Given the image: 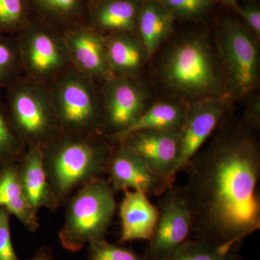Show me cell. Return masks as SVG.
Masks as SVG:
<instances>
[{
    "label": "cell",
    "mask_w": 260,
    "mask_h": 260,
    "mask_svg": "<svg viewBox=\"0 0 260 260\" xmlns=\"http://www.w3.org/2000/svg\"><path fill=\"white\" fill-rule=\"evenodd\" d=\"M17 172L25 197L34 210H54L59 206L48 181L42 148L27 146L17 162Z\"/></svg>",
    "instance_id": "cell-15"
},
{
    "label": "cell",
    "mask_w": 260,
    "mask_h": 260,
    "mask_svg": "<svg viewBox=\"0 0 260 260\" xmlns=\"http://www.w3.org/2000/svg\"><path fill=\"white\" fill-rule=\"evenodd\" d=\"M186 109L187 108L177 103H155L147 108L133 125L112 140L118 143L126 135L140 130L180 131L185 118Z\"/></svg>",
    "instance_id": "cell-18"
},
{
    "label": "cell",
    "mask_w": 260,
    "mask_h": 260,
    "mask_svg": "<svg viewBox=\"0 0 260 260\" xmlns=\"http://www.w3.org/2000/svg\"><path fill=\"white\" fill-rule=\"evenodd\" d=\"M118 143L133 149L170 185L174 184L178 174L179 131L140 130L126 135Z\"/></svg>",
    "instance_id": "cell-13"
},
{
    "label": "cell",
    "mask_w": 260,
    "mask_h": 260,
    "mask_svg": "<svg viewBox=\"0 0 260 260\" xmlns=\"http://www.w3.org/2000/svg\"><path fill=\"white\" fill-rule=\"evenodd\" d=\"M29 260H55L53 251L50 248L42 247Z\"/></svg>",
    "instance_id": "cell-31"
},
{
    "label": "cell",
    "mask_w": 260,
    "mask_h": 260,
    "mask_svg": "<svg viewBox=\"0 0 260 260\" xmlns=\"http://www.w3.org/2000/svg\"><path fill=\"white\" fill-rule=\"evenodd\" d=\"M5 208L30 232L39 227L37 212L29 203L24 193L18 172L17 164L0 171V208Z\"/></svg>",
    "instance_id": "cell-17"
},
{
    "label": "cell",
    "mask_w": 260,
    "mask_h": 260,
    "mask_svg": "<svg viewBox=\"0 0 260 260\" xmlns=\"http://www.w3.org/2000/svg\"><path fill=\"white\" fill-rule=\"evenodd\" d=\"M16 42L22 70L36 83L56 79L71 64L64 38L52 32L34 30Z\"/></svg>",
    "instance_id": "cell-9"
},
{
    "label": "cell",
    "mask_w": 260,
    "mask_h": 260,
    "mask_svg": "<svg viewBox=\"0 0 260 260\" xmlns=\"http://www.w3.org/2000/svg\"><path fill=\"white\" fill-rule=\"evenodd\" d=\"M239 13L245 20L249 28L255 34L256 37L259 39L260 37V11L255 7L239 8Z\"/></svg>",
    "instance_id": "cell-29"
},
{
    "label": "cell",
    "mask_w": 260,
    "mask_h": 260,
    "mask_svg": "<svg viewBox=\"0 0 260 260\" xmlns=\"http://www.w3.org/2000/svg\"><path fill=\"white\" fill-rule=\"evenodd\" d=\"M22 70L16 39L0 34V89L18 80Z\"/></svg>",
    "instance_id": "cell-24"
},
{
    "label": "cell",
    "mask_w": 260,
    "mask_h": 260,
    "mask_svg": "<svg viewBox=\"0 0 260 260\" xmlns=\"http://www.w3.org/2000/svg\"><path fill=\"white\" fill-rule=\"evenodd\" d=\"M26 146L12 125L0 91V171L17 164Z\"/></svg>",
    "instance_id": "cell-22"
},
{
    "label": "cell",
    "mask_w": 260,
    "mask_h": 260,
    "mask_svg": "<svg viewBox=\"0 0 260 260\" xmlns=\"http://www.w3.org/2000/svg\"><path fill=\"white\" fill-rule=\"evenodd\" d=\"M22 0H0V34L13 30L23 15Z\"/></svg>",
    "instance_id": "cell-26"
},
{
    "label": "cell",
    "mask_w": 260,
    "mask_h": 260,
    "mask_svg": "<svg viewBox=\"0 0 260 260\" xmlns=\"http://www.w3.org/2000/svg\"><path fill=\"white\" fill-rule=\"evenodd\" d=\"M88 260H147L130 248L112 244L107 239L93 241L88 244Z\"/></svg>",
    "instance_id": "cell-25"
},
{
    "label": "cell",
    "mask_w": 260,
    "mask_h": 260,
    "mask_svg": "<svg viewBox=\"0 0 260 260\" xmlns=\"http://www.w3.org/2000/svg\"><path fill=\"white\" fill-rule=\"evenodd\" d=\"M104 85L102 129L111 139L133 125L146 110L147 95L143 87L128 77H111Z\"/></svg>",
    "instance_id": "cell-10"
},
{
    "label": "cell",
    "mask_w": 260,
    "mask_h": 260,
    "mask_svg": "<svg viewBox=\"0 0 260 260\" xmlns=\"http://www.w3.org/2000/svg\"><path fill=\"white\" fill-rule=\"evenodd\" d=\"M47 6L56 11H71L77 4V0H41Z\"/></svg>",
    "instance_id": "cell-30"
},
{
    "label": "cell",
    "mask_w": 260,
    "mask_h": 260,
    "mask_svg": "<svg viewBox=\"0 0 260 260\" xmlns=\"http://www.w3.org/2000/svg\"><path fill=\"white\" fill-rule=\"evenodd\" d=\"M114 192L109 181L102 177L78 189L69 200L59 232L64 249L78 252L89 243L105 239L116 213Z\"/></svg>",
    "instance_id": "cell-4"
},
{
    "label": "cell",
    "mask_w": 260,
    "mask_h": 260,
    "mask_svg": "<svg viewBox=\"0 0 260 260\" xmlns=\"http://www.w3.org/2000/svg\"><path fill=\"white\" fill-rule=\"evenodd\" d=\"M10 215L5 208H0V259L20 260L12 242Z\"/></svg>",
    "instance_id": "cell-27"
},
{
    "label": "cell",
    "mask_w": 260,
    "mask_h": 260,
    "mask_svg": "<svg viewBox=\"0 0 260 260\" xmlns=\"http://www.w3.org/2000/svg\"><path fill=\"white\" fill-rule=\"evenodd\" d=\"M217 42L218 60L226 79L229 92L238 97L254 91L259 80V55L256 43L239 24L227 23Z\"/></svg>",
    "instance_id": "cell-7"
},
{
    "label": "cell",
    "mask_w": 260,
    "mask_h": 260,
    "mask_svg": "<svg viewBox=\"0 0 260 260\" xmlns=\"http://www.w3.org/2000/svg\"><path fill=\"white\" fill-rule=\"evenodd\" d=\"M71 64L75 70L89 78H111L107 57V42L89 30H78L64 38Z\"/></svg>",
    "instance_id": "cell-16"
},
{
    "label": "cell",
    "mask_w": 260,
    "mask_h": 260,
    "mask_svg": "<svg viewBox=\"0 0 260 260\" xmlns=\"http://www.w3.org/2000/svg\"><path fill=\"white\" fill-rule=\"evenodd\" d=\"M119 213L120 244L150 240L158 221L159 212L158 207L150 202L148 195L140 191H124Z\"/></svg>",
    "instance_id": "cell-14"
},
{
    "label": "cell",
    "mask_w": 260,
    "mask_h": 260,
    "mask_svg": "<svg viewBox=\"0 0 260 260\" xmlns=\"http://www.w3.org/2000/svg\"><path fill=\"white\" fill-rule=\"evenodd\" d=\"M114 191L136 190L160 197L172 186L133 149L119 143L112 150L107 173Z\"/></svg>",
    "instance_id": "cell-11"
},
{
    "label": "cell",
    "mask_w": 260,
    "mask_h": 260,
    "mask_svg": "<svg viewBox=\"0 0 260 260\" xmlns=\"http://www.w3.org/2000/svg\"><path fill=\"white\" fill-rule=\"evenodd\" d=\"M221 1L224 2V3H227V4L232 5L233 7H235V8H237V2L236 0H221Z\"/></svg>",
    "instance_id": "cell-32"
},
{
    "label": "cell",
    "mask_w": 260,
    "mask_h": 260,
    "mask_svg": "<svg viewBox=\"0 0 260 260\" xmlns=\"http://www.w3.org/2000/svg\"><path fill=\"white\" fill-rule=\"evenodd\" d=\"M252 129L227 117L186 164L192 237L239 246L260 228V147Z\"/></svg>",
    "instance_id": "cell-1"
},
{
    "label": "cell",
    "mask_w": 260,
    "mask_h": 260,
    "mask_svg": "<svg viewBox=\"0 0 260 260\" xmlns=\"http://www.w3.org/2000/svg\"><path fill=\"white\" fill-rule=\"evenodd\" d=\"M160 197L158 221L144 254L147 260H166L192 237V211L184 186L173 184Z\"/></svg>",
    "instance_id": "cell-8"
},
{
    "label": "cell",
    "mask_w": 260,
    "mask_h": 260,
    "mask_svg": "<svg viewBox=\"0 0 260 260\" xmlns=\"http://www.w3.org/2000/svg\"><path fill=\"white\" fill-rule=\"evenodd\" d=\"M0 260H1V259H0Z\"/></svg>",
    "instance_id": "cell-33"
},
{
    "label": "cell",
    "mask_w": 260,
    "mask_h": 260,
    "mask_svg": "<svg viewBox=\"0 0 260 260\" xmlns=\"http://www.w3.org/2000/svg\"><path fill=\"white\" fill-rule=\"evenodd\" d=\"M112 150L97 135L61 133L43 148L48 181L59 205L107 173Z\"/></svg>",
    "instance_id": "cell-2"
},
{
    "label": "cell",
    "mask_w": 260,
    "mask_h": 260,
    "mask_svg": "<svg viewBox=\"0 0 260 260\" xmlns=\"http://www.w3.org/2000/svg\"><path fill=\"white\" fill-rule=\"evenodd\" d=\"M136 8L128 1H114L103 7L98 22L102 28L113 30H130L134 26Z\"/></svg>",
    "instance_id": "cell-23"
},
{
    "label": "cell",
    "mask_w": 260,
    "mask_h": 260,
    "mask_svg": "<svg viewBox=\"0 0 260 260\" xmlns=\"http://www.w3.org/2000/svg\"><path fill=\"white\" fill-rule=\"evenodd\" d=\"M139 23L142 44L147 56H151L170 34L172 15L160 5L149 3L140 15Z\"/></svg>",
    "instance_id": "cell-20"
},
{
    "label": "cell",
    "mask_w": 260,
    "mask_h": 260,
    "mask_svg": "<svg viewBox=\"0 0 260 260\" xmlns=\"http://www.w3.org/2000/svg\"><path fill=\"white\" fill-rule=\"evenodd\" d=\"M142 42L128 36H117L107 42L109 69L118 76L132 78L142 68L146 57Z\"/></svg>",
    "instance_id": "cell-19"
},
{
    "label": "cell",
    "mask_w": 260,
    "mask_h": 260,
    "mask_svg": "<svg viewBox=\"0 0 260 260\" xmlns=\"http://www.w3.org/2000/svg\"><path fill=\"white\" fill-rule=\"evenodd\" d=\"M49 89L61 133L97 135L102 129V102L93 79L75 70H66Z\"/></svg>",
    "instance_id": "cell-6"
},
{
    "label": "cell",
    "mask_w": 260,
    "mask_h": 260,
    "mask_svg": "<svg viewBox=\"0 0 260 260\" xmlns=\"http://www.w3.org/2000/svg\"><path fill=\"white\" fill-rule=\"evenodd\" d=\"M168 8L181 15L199 14L208 5V0H162Z\"/></svg>",
    "instance_id": "cell-28"
},
{
    "label": "cell",
    "mask_w": 260,
    "mask_h": 260,
    "mask_svg": "<svg viewBox=\"0 0 260 260\" xmlns=\"http://www.w3.org/2000/svg\"><path fill=\"white\" fill-rule=\"evenodd\" d=\"M239 249L191 237L166 260H242Z\"/></svg>",
    "instance_id": "cell-21"
},
{
    "label": "cell",
    "mask_w": 260,
    "mask_h": 260,
    "mask_svg": "<svg viewBox=\"0 0 260 260\" xmlns=\"http://www.w3.org/2000/svg\"><path fill=\"white\" fill-rule=\"evenodd\" d=\"M5 89V103L10 121L25 146L44 148L62 133L49 89L20 78Z\"/></svg>",
    "instance_id": "cell-5"
},
{
    "label": "cell",
    "mask_w": 260,
    "mask_h": 260,
    "mask_svg": "<svg viewBox=\"0 0 260 260\" xmlns=\"http://www.w3.org/2000/svg\"><path fill=\"white\" fill-rule=\"evenodd\" d=\"M227 104L226 99L210 98L192 102L187 107L179 131L177 173L184 170L186 164L226 118Z\"/></svg>",
    "instance_id": "cell-12"
},
{
    "label": "cell",
    "mask_w": 260,
    "mask_h": 260,
    "mask_svg": "<svg viewBox=\"0 0 260 260\" xmlns=\"http://www.w3.org/2000/svg\"><path fill=\"white\" fill-rule=\"evenodd\" d=\"M219 63L206 39L189 37L168 51L160 74L171 90L191 102L210 98L225 99L230 92Z\"/></svg>",
    "instance_id": "cell-3"
}]
</instances>
